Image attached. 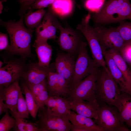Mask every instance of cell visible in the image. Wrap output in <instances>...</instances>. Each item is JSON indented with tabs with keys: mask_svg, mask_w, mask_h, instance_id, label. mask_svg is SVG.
Segmentation results:
<instances>
[{
	"mask_svg": "<svg viewBox=\"0 0 131 131\" xmlns=\"http://www.w3.org/2000/svg\"><path fill=\"white\" fill-rule=\"evenodd\" d=\"M27 87L35 98L47 89V79L39 83Z\"/></svg>",
	"mask_w": 131,
	"mask_h": 131,
	"instance_id": "obj_32",
	"label": "cell"
},
{
	"mask_svg": "<svg viewBox=\"0 0 131 131\" xmlns=\"http://www.w3.org/2000/svg\"><path fill=\"white\" fill-rule=\"evenodd\" d=\"M17 110V115L16 116L25 119L29 118L30 114L25 99L24 98L21 90L20 92L18 100Z\"/></svg>",
	"mask_w": 131,
	"mask_h": 131,
	"instance_id": "obj_29",
	"label": "cell"
},
{
	"mask_svg": "<svg viewBox=\"0 0 131 131\" xmlns=\"http://www.w3.org/2000/svg\"></svg>",
	"mask_w": 131,
	"mask_h": 131,
	"instance_id": "obj_43",
	"label": "cell"
},
{
	"mask_svg": "<svg viewBox=\"0 0 131 131\" xmlns=\"http://www.w3.org/2000/svg\"><path fill=\"white\" fill-rule=\"evenodd\" d=\"M91 18L98 25L131 20V4L129 0H108Z\"/></svg>",
	"mask_w": 131,
	"mask_h": 131,
	"instance_id": "obj_2",
	"label": "cell"
},
{
	"mask_svg": "<svg viewBox=\"0 0 131 131\" xmlns=\"http://www.w3.org/2000/svg\"><path fill=\"white\" fill-rule=\"evenodd\" d=\"M47 41L44 39L36 38L33 46L38 56V64L42 66L49 67L52 49Z\"/></svg>",
	"mask_w": 131,
	"mask_h": 131,
	"instance_id": "obj_20",
	"label": "cell"
},
{
	"mask_svg": "<svg viewBox=\"0 0 131 131\" xmlns=\"http://www.w3.org/2000/svg\"><path fill=\"white\" fill-rule=\"evenodd\" d=\"M0 90L2 92L4 102L11 111L13 116L17 115V103L21 91L18 80L7 88H0Z\"/></svg>",
	"mask_w": 131,
	"mask_h": 131,
	"instance_id": "obj_18",
	"label": "cell"
},
{
	"mask_svg": "<svg viewBox=\"0 0 131 131\" xmlns=\"http://www.w3.org/2000/svg\"><path fill=\"white\" fill-rule=\"evenodd\" d=\"M94 28L102 46L106 50L113 49L121 53L125 44L117 27L98 26Z\"/></svg>",
	"mask_w": 131,
	"mask_h": 131,
	"instance_id": "obj_10",
	"label": "cell"
},
{
	"mask_svg": "<svg viewBox=\"0 0 131 131\" xmlns=\"http://www.w3.org/2000/svg\"><path fill=\"white\" fill-rule=\"evenodd\" d=\"M0 68H1V66H2V65L3 64V63L1 61H0Z\"/></svg>",
	"mask_w": 131,
	"mask_h": 131,
	"instance_id": "obj_40",
	"label": "cell"
},
{
	"mask_svg": "<svg viewBox=\"0 0 131 131\" xmlns=\"http://www.w3.org/2000/svg\"><path fill=\"white\" fill-rule=\"evenodd\" d=\"M55 0H36L29 9L32 11L35 9H44L50 6Z\"/></svg>",
	"mask_w": 131,
	"mask_h": 131,
	"instance_id": "obj_33",
	"label": "cell"
},
{
	"mask_svg": "<svg viewBox=\"0 0 131 131\" xmlns=\"http://www.w3.org/2000/svg\"><path fill=\"white\" fill-rule=\"evenodd\" d=\"M24 16L22 15L17 22L12 20L4 22L0 24L6 29L9 34L10 44L9 51L24 56L31 53V43L33 29L25 27L24 24Z\"/></svg>",
	"mask_w": 131,
	"mask_h": 131,
	"instance_id": "obj_1",
	"label": "cell"
},
{
	"mask_svg": "<svg viewBox=\"0 0 131 131\" xmlns=\"http://www.w3.org/2000/svg\"><path fill=\"white\" fill-rule=\"evenodd\" d=\"M115 107L119 113L120 122L131 127V95L121 92L119 95Z\"/></svg>",
	"mask_w": 131,
	"mask_h": 131,
	"instance_id": "obj_19",
	"label": "cell"
},
{
	"mask_svg": "<svg viewBox=\"0 0 131 131\" xmlns=\"http://www.w3.org/2000/svg\"><path fill=\"white\" fill-rule=\"evenodd\" d=\"M3 9V5L2 4V2L0 1V13L1 14L2 12Z\"/></svg>",
	"mask_w": 131,
	"mask_h": 131,
	"instance_id": "obj_39",
	"label": "cell"
},
{
	"mask_svg": "<svg viewBox=\"0 0 131 131\" xmlns=\"http://www.w3.org/2000/svg\"><path fill=\"white\" fill-rule=\"evenodd\" d=\"M8 108L4 101L3 95L1 91L0 90V115L8 111Z\"/></svg>",
	"mask_w": 131,
	"mask_h": 131,
	"instance_id": "obj_38",
	"label": "cell"
},
{
	"mask_svg": "<svg viewBox=\"0 0 131 131\" xmlns=\"http://www.w3.org/2000/svg\"><path fill=\"white\" fill-rule=\"evenodd\" d=\"M88 44L87 42L84 41L79 49L70 85L71 90L80 82L99 68L96 63L91 58L88 53Z\"/></svg>",
	"mask_w": 131,
	"mask_h": 131,
	"instance_id": "obj_7",
	"label": "cell"
},
{
	"mask_svg": "<svg viewBox=\"0 0 131 131\" xmlns=\"http://www.w3.org/2000/svg\"><path fill=\"white\" fill-rule=\"evenodd\" d=\"M105 0H86L85 5L86 8L91 12L95 13L102 8Z\"/></svg>",
	"mask_w": 131,
	"mask_h": 131,
	"instance_id": "obj_31",
	"label": "cell"
},
{
	"mask_svg": "<svg viewBox=\"0 0 131 131\" xmlns=\"http://www.w3.org/2000/svg\"><path fill=\"white\" fill-rule=\"evenodd\" d=\"M22 88L25 95V99L30 114L32 117L35 119L39 107L32 92L25 83L22 85Z\"/></svg>",
	"mask_w": 131,
	"mask_h": 131,
	"instance_id": "obj_25",
	"label": "cell"
},
{
	"mask_svg": "<svg viewBox=\"0 0 131 131\" xmlns=\"http://www.w3.org/2000/svg\"><path fill=\"white\" fill-rule=\"evenodd\" d=\"M57 74L50 71L47 78V86L49 97L58 96Z\"/></svg>",
	"mask_w": 131,
	"mask_h": 131,
	"instance_id": "obj_28",
	"label": "cell"
},
{
	"mask_svg": "<svg viewBox=\"0 0 131 131\" xmlns=\"http://www.w3.org/2000/svg\"><path fill=\"white\" fill-rule=\"evenodd\" d=\"M99 71V68L96 70L72 89L66 98L68 101L81 99L91 102H98L95 91L96 82Z\"/></svg>",
	"mask_w": 131,
	"mask_h": 131,
	"instance_id": "obj_8",
	"label": "cell"
},
{
	"mask_svg": "<svg viewBox=\"0 0 131 131\" xmlns=\"http://www.w3.org/2000/svg\"><path fill=\"white\" fill-rule=\"evenodd\" d=\"M45 106L51 113L57 115H67L72 111L67 99L59 96L49 97Z\"/></svg>",
	"mask_w": 131,
	"mask_h": 131,
	"instance_id": "obj_21",
	"label": "cell"
},
{
	"mask_svg": "<svg viewBox=\"0 0 131 131\" xmlns=\"http://www.w3.org/2000/svg\"><path fill=\"white\" fill-rule=\"evenodd\" d=\"M7 0H0V1H2V2H5Z\"/></svg>",
	"mask_w": 131,
	"mask_h": 131,
	"instance_id": "obj_42",
	"label": "cell"
},
{
	"mask_svg": "<svg viewBox=\"0 0 131 131\" xmlns=\"http://www.w3.org/2000/svg\"><path fill=\"white\" fill-rule=\"evenodd\" d=\"M49 8L56 15L62 17L71 13L73 6L72 0H55Z\"/></svg>",
	"mask_w": 131,
	"mask_h": 131,
	"instance_id": "obj_24",
	"label": "cell"
},
{
	"mask_svg": "<svg viewBox=\"0 0 131 131\" xmlns=\"http://www.w3.org/2000/svg\"><path fill=\"white\" fill-rule=\"evenodd\" d=\"M119 23V25L117 28L125 46L131 43V22L123 21Z\"/></svg>",
	"mask_w": 131,
	"mask_h": 131,
	"instance_id": "obj_27",
	"label": "cell"
},
{
	"mask_svg": "<svg viewBox=\"0 0 131 131\" xmlns=\"http://www.w3.org/2000/svg\"><path fill=\"white\" fill-rule=\"evenodd\" d=\"M120 53L124 59L131 62V43L125 46Z\"/></svg>",
	"mask_w": 131,
	"mask_h": 131,
	"instance_id": "obj_36",
	"label": "cell"
},
{
	"mask_svg": "<svg viewBox=\"0 0 131 131\" xmlns=\"http://www.w3.org/2000/svg\"><path fill=\"white\" fill-rule=\"evenodd\" d=\"M70 109L79 115L96 119L98 117V102H91L82 99L68 102Z\"/></svg>",
	"mask_w": 131,
	"mask_h": 131,
	"instance_id": "obj_17",
	"label": "cell"
},
{
	"mask_svg": "<svg viewBox=\"0 0 131 131\" xmlns=\"http://www.w3.org/2000/svg\"><path fill=\"white\" fill-rule=\"evenodd\" d=\"M72 124L71 131H104L92 118L71 111L67 115Z\"/></svg>",
	"mask_w": 131,
	"mask_h": 131,
	"instance_id": "obj_15",
	"label": "cell"
},
{
	"mask_svg": "<svg viewBox=\"0 0 131 131\" xmlns=\"http://www.w3.org/2000/svg\"><path fill=\"white\" fill-rule=\"evenodd\" d=\"M49 97L47 88L34 98L39 107V108L43 107L45 106Z\"/></svg>",
	"mask_w": 131,
	"mask_h": 131,
	"instance_id": "obj_34",
	"label": "cell"
},
{
	"mask_svg": "<svg viewBox=\"0 0 131 131\" xmlns=\"http://www.w3.org/2000/svg\"><path fill=\"white\" fill-rule=\"evenodd\" d=\"M10 45L8 42V34L0 33V50L5 49L9 50Z\"/></svg>",
	"mask_w": 131,
	"mask_h": 131,
	"instance_id": "obj_35",
	"label": "cell"
},
{
	"mask_svg": "<svg viewBox=\"0 0 131 131\" xmlns=\"http://www.w3.org/2000/svg\"><path fill=\"white\" fill-rule=\"evenodd\" d=\"M36 0H25L22 4L19 12V15H23L26 10L30 8Z\"/></svg>",
	"mask_w": 131,
	"mask_h": 131,
	"instance_id": "obj_37",
	"label": "cell"
},
{
	"mask_svg": "<svg viewBox=\"0 0 131 131\" xmlns=\"http://www.w3.org/2000/svg\"><path fill=\"white\" fill-rule=\"evenodd\" d=\"M38 113V119L35 123L40 131H71L72 124L67 115L54 114L45 106L39 108Z\"/></svg>",
	"mask_w": 131,
	"mask_h": 131,
	"instance_id": "obj_5",
	"label": "cell"
},
{
	"mask_svg": "<svg viewBox=\"0 0 131 131\" xmlns=\"http://www.w3.org/2000/svg\"><path fill=\"white\" fill-rule=\"evenodd\" d=\"M16 120V123L12 128L15 131H40L35 123L26 120L17 116H13Z\"/></svg>",
	"mask_w": 131,
	"mask_h": 131,
	"instance_id": "obj_26",
	"label": "cell"
},
{
	"mask_svg": "<svg viewBox=\"0 0 131 131\" xmlns=\"http://www.w3.org/2000/svg\"><path fill=\"white\" fill-rule=\"evenodd\" d=\"M75 61V58L70 54L60 52L57 54L55 62L56 72L67 81L70 87Z\"/></svg>",
	"mask_w": 131,
	"mask_h": 131,
	"instance_id": "obj_13",
	"label": "cell"
},
{
	"mask_svg": "<svg viewBox=\"0 0 131 131\" xmlns=\"http://www.w3.org/2000/svg\"><path fill=\"white\" fill-rule=\"evenodd\" d=\"M91 18V14L89 13L83 17L76 28L81 32L86 40L93 59L98 67H102L108 71L102 53L101 44L94 27L91 26L90 24Z\"/></svg>",
	"mask_w": 131,
	"mask_h": 131,
	"instance_id": "obj_4",
	"label": "cell"
},
{
	"mask_svg": "<svg viewBox=\"0 0 131 131\" xmlns=\"http://www.w3.org/2000/svg\"><path fill=\"white\" fill-rule=\"evenodd\" d=\"M19 1L22 4L25 1V0H19Z\"/></svg>",
	"mask_w": 131,
	"mask_h": 131,
	"instance_id": "obj_41",
	"label": "cell"
},
{
	"mask_svg": "<svg viewBox=\"0 0 131 131\" xmlns=\"http://www.w3.org/2000/svg\"><path fill=\"white\" fill-rule=\"evenodd\" d=\"M61 24L56 15L49 8L46 11L39 25L36 28V38L47 40L57 38L56 32Z\"/></svg>",
	"mask_w": 131,
	"mask_h": 131,
	"instance_id": "obj_11",
	"label": "cell"
},
{
	"mask_svg": "<svg viewBox=\"0 0 131 131\" xmlns=\"http://www.w3.org/2000/svg\"><path fill=\"white\" fill-rule=\"evenodd\" d=\"M95 94L99 104H106L115 107L121 91L109 70H100L96 83Z\"/></svg>",
	"mask_w": 131,
	"mask_h": 131,
	"instance_id": "obj_3",
	"label": "cell"
},
{
	"mask_svg": "<svg viewBox=\"0 0 131 131\" xmlns=\"http://www.w3.org/2000/svg\"><path fill=\"white\" fill-rule=\"evenodd\" d=\"M59 35L57 42L60 49L75 58L77 57L80 48L84 41L82 33L76 28L69 27L58 28Z\"/></svg>",
	"mask_w": 131,
	"mask_h": 131,
	"instance_id": "obj_9",
	"label": "cell"
},
{
	"mask_svg": "<svg viewBox=\"0 0 131 131\" xmlns=\"http://www.w3.org/2000/svg\"><path fill=\"white\" fill-rule=\"evenodd\" d=\"M16 122V119L11 116L7 112L0 120V131H9Z\"/></svg>",
	"mask_w": 131,
	"mask_h": 131,
	"instance_id": "obj_30",
	"label": "cell"
},
{
	"mask_svg": "<svg viewBox=\"0 0 131 131\" xmlns=\"http://www.w3.org/2000/svg\"><path fill=\"white\" fill-rule=\"evenodd\" d=\"M101 47L107 67L113 78L119 85L121 91L131 95V91L127 82L115 61L106 50L102 46Z\"/></svg>",
	"mask_w": 131,
	"mask_h": 131,
	"instance_id": "obj_14",
	"label": "cell"
},
{
	"mask_svg": "<svg viewBox=\"0 0 131 131\" xmlns=\"http://www.w3.org/2000/svg\"><path fill=\"white\" fill-rule=\"evenodd\" d=\"M28 11L24 14V22L27 28L33 29L40 24L47 11L44 9H38L34 12L30 9Z\"/></svg>",
	"mask_w": 131,
	"mask_h": 131,
	"instance_id": "obj_23",
	"label": "cell"
},
{
	"mask_svg": "<svg viewBox=\"0 0 131 131\" xmlns=\"http://www.w3.org/2000/svg\"><path fill=\"white\" fill-rule=\"evenodd\" d=\"M0 69V88H8L22 77L25 71L24 66L18 62L11 61Z\"/></svg>",
	"mask_w": 131,
	"mask_h": 131,
	"instance_id": "obj_12",
	"label": "cell"
},
{
	"mask_svg": "<svg viewBox=\"0 0 131 131\" xmlns=\"http://www.w3.org/2000/svg\"><path fill=\"white\" fill-rule=\"evenodd\" d=\"M113 58L123 75L131 91V72L119 52L113 49L106 50Z\"/></svg>",
	"mask_w": 131,
	"mask_h": 131,
	"instance_id": "obj_22",
	"label": "cell"
},
{
	"mask_svg": "<svg viewBox=\"0 0 131 131\" xmlns=\"http://www.w3.org/2000/svg\"><path fill=\"white\" fill-rule=\"evenodd\" d=\"M97 113V118L93 121L104 131H130L121 123L119 112L115 106L105 103L99 104Z\"/></svg>",
	"mask_w": 131,
	"mask_h": 131,
	"instance_id": "obj_6",
	"label": "cell"
},
{
	"mask_svg": "<svg viewBox=\"0 0 131 131\" xmlns=\"http://www.w3.org/2000/svg\"><path fill=\"white\" fill-rule=\"evenodd\" d=\"M51 71L49 67L40 66L38 63L30 66L25 70L22 77L27 86L39 83L47 79Z\"/></svg>",
	"mask_w": 131,
	"mask_h": 131,
	"instance_id": "obj_16",
	"label": "cell"
}]
</instances>
